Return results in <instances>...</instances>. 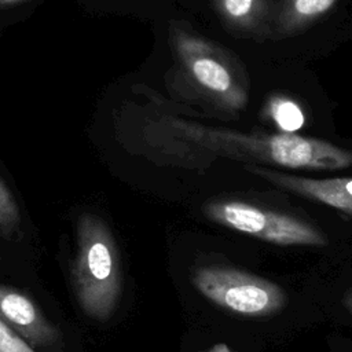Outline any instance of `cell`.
<instances>
[{
	"instance_id": "13",
	"label": "cell",
	"mask_w": 352,
	"mask_h": 352,
	"mask_svg": "<svg viewBox=\"0 0 352 352\" xmlns=\"http://www.w3.org/2000/svg\"><path fill=\"white\" fill-rule=\"evenodd\" d=\"M208 352H231L230 349H228V346L227 345H224V344H219V345H214L212 349H209Z\"/></svg>"
},
{
	"instance_id": "6",
	"label": "cell",
	"mask_w": 352,
	"mask_h": 352,
	"mask_svg": "<svg viewBox=\"0 0 352 352\" xmlns=\"http://www.w3.org/2000/svg\"><path fill=\"white\" fill-rule=\"evenodd\" d=\"M205 210L213 221L271 243L315 246L327 243L326 236L311 224L246 202L216 201Z\"/></svg>"
},
{
	"instance_id": "14",
	"label": "cell",
	"mask_w": 352,
	"mask_h": 352,
	"mask_svg": "<svg viewBox=\"0 0 352 352\" xmlns=\"http://www.w3.org/2000/svg\"><path fill=\"white\" fill-rule=\"evenodd\" d=\"M0 261H1V253H0Z\"/></svg>"
},
{
	"instance_id": "5",
	"label": "cell",
	"mask_w": 352,
	"mask_h": 352,
	"mask_svg": "<svg viewBox=\"0 0 352 352\" xmlns=\"http://www.w3.org/2000/svg\"><path fill=\"white\" fill-rule=\"evenodd\" d=\"M192 283L208 300L245 316H267L285 305V293L274 282L231 267H204Z\"/></svg>"
},
{
	"instance_id": "9",
	"label": "cell",
	"mask_w": 352,
	"mask_h": 352,
	"mask_svg": "<svg viewBox=\"0 0 352 352\" xmlns=\"http://www.w3.org/2000/svg\"><path fill=\"white\" fill-rule=\"evenodd\" d=\"M23 235L21 208L14 192L0 176V238L7 242H19Z\"/></svg>"
},
{
	"instance_id": "2",
	"label": "cell",
	"mask_w": 352,
	"mask_h": 352,
	"mask_svg": "<svg viewBox=\"0 0 352 352\" xmlns=\"http://www.w3.org/2000/svg\"><path fill=\"white\" fill-rule=\"evenodd\" d=\"M158 85L142 84L195 118L239 120L257 109L254 67L187 15L160 19Z\"/></svg>"
},
{
	"instance_id": "4",
	"label": "cell",
	"mask_w": 352,
	"mask_h": 352,
	"mask_svg": "<svg viewBox=\"0 0 352 352\" xmlns=\"http://www.w3.org/2000/svg\"><path fill=\"white\" fill-rule=\"evenodd\" d=\"M76 249L70 261V285L85 316L106 322L122 292V268L117 242L109 224L94 212L77 217Z\"/></svg>"
},
{
	"instance_id": "8",
	"label": "cell",
	"mask_w": 352,
	"mask_h": 352,
	"mask_svg": "<svg viewBox=\"0 0 352 352\" xmlns=\"http://www.w3.org/2000/svg\"><path fill=\"white\" fill-rule=\"evenodd\" d=\"M245 170L278 187L315 199L352 216V177L309 179L287 175L263 165H246Z\"/></svg>"
},
{
	"instance_id": "11",
	"label": "cell",
	"mask_w": 352,
	"mask_h": 352,
	"mask_svg": "<svg viewBox=\"0 0 352 352\" xmlns=\"http://www.w3.org/2000/svg\"><path fill=\"white\" fill-rule=\"evenodd\" d=\"M29 0H0V7H10V6H15V4H21V3H26Z\"/></svg>"
},
{
	"instance_id": "3",
	"label": "cell",
	"mask_w": 352,
	"mask_h": 352,
	"mask_svg": "<svg viewBox=\"0 0 352 352\" xmlns=\"http://www.w3.org/2000/svg\"><path fill=\"white\" fill-rule=\"evenodd\" d=\"M351 40L352 0H264L252 66H307Z\"/></svg>"
},
{
	"instance_id": "7",
	"label": "cell",
	"mask_w": 352,
	"mask_h": 352,
	"mask_svg": "<svg viewBox=\"0 0 352 352\" xmlns=\"http://www.w3.org/2000/svg\"><path fill=\"white\" fill-rule=\"evenodd\" d=\"M0 319L36 351L62 352L63 334L43 309L23 292L0 283Z\"/></svg>"
},
{
	"instance_id": "12",
	"label": "cell",
	"mask_w": 352,
	"mask_h": 352,
	"mask_svg": "<svg viewBox=\"0 0 352 352\" xmlns=\"http://www.w3.org/2000/svg\"><path fill=\"white\" fill-rule=\"evenodd\" d=\"M344 305L348 308V311L352 314V290L348 292V294L345 296V300H344Z\"/></svg>"
},
{
	"instance_id": "10",
	"label": "cell",
	"mask_w": 352,
	"mask_h": 352,
	"mask_svg": "<svg viewBox=\"0 0 352 352\" xmlns=\"http://www.w3.org/2000/svg\"><path fill=\"white\" fill-rule=\"evenodd\" d=\"M0 352H37L12 327L0 319Z\"/></svg>"
},
{
	"instance_id": "1",
	"label": "cell",
	"mask_w": 352,
	"mask_h": 352,
	"mask_svg": "<svg viewBox=\"0 0 352 352\" xmlns=\"http://www.w3.org/2000/svg\"><path fill=\"white\" fill-rule=\"evenodd\" d=\"M135 92L144 99L138 106L139 136L150 151L177 160L226 158L290 169L336 170L352 165V151L329 140L212 125L172 109L143 85Z\"/></svg>"
}]
</instances>
